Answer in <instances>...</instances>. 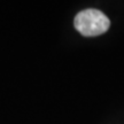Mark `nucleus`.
Instances as JSON below:
<instances>
[{
    "instance_id": "f257e3e1",
    "label": "nucleus",
    "mask_w": 124,
    "mask_h": 124,
    "mask_svg": "<svg viewBox=\"0 0 124 124\" xmlns=\"http://www.w3.org/2000/svg\"><path fill=\"white\" fill-rule=\"evenodd\" d=\"M75 28L83 36L93 37L106 32L110 27V21L98 9H85L76 15Z\"/></svg>"
}]
</instances>
